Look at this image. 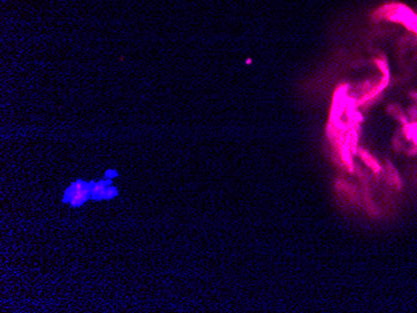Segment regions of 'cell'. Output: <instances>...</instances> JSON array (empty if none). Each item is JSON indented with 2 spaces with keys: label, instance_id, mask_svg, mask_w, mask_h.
I'll list each match as a JSON object with an SVG mask.
<instances>
[{
  "label": "cell",
  "instance_id": "cell-1",
  "mask_svg": "<svg viewBox=\"0 0 417 313\" xmlns=\"http://www.w3.org/2000/svg\"><path fill=\"white\" fill-rule=\"evenodd\" d=\"M92 186L93 184L80 180L72 184V186L65 192L64 201L69 202L74 208H79L85 201H88V198H92Z\"/></svg>",
  "mask_w": 417,
  "mask_h": 313
},
{
  "label": "cell",
  "instance_id": "cell-2",
  "mask_svg": "<svg viewBox=\"0 0 417 313\" xmlns=\"http://www.w3.org/2000/svg\"><path fill=\"white\" fill-rule=\"evenodd\" d=\"M111 185V180H102L99 182L93 184L92 186V198L93 200H106L108 188Z\"/></svg>",
  "mask_w": 417,
  "mask_h": 313
},
{
  "label": "cell",
  "instance_id": "cell-3",
  "mask_svg": "<svg viewBox=\"0 0 417 313\" xmlns=\"http://www.w3.org/2000/svg\"><path fill=\"white\" fill-rule=\"evenodd\" d=\"M106 176H116L115 172H106Z\"/></svg>",
  "mask_w": 417,
  "mask_h": 313
}]
</instances>
